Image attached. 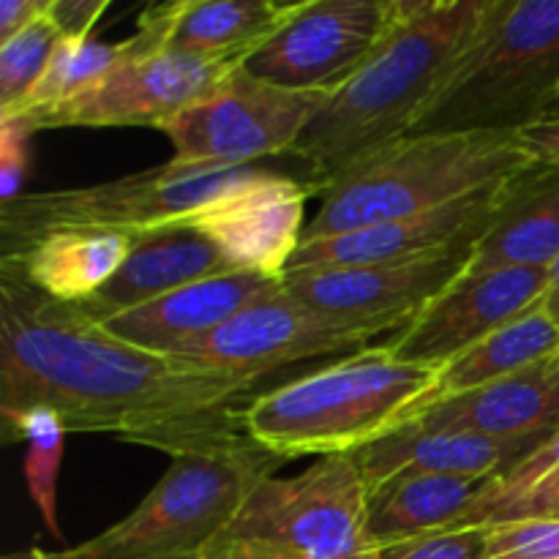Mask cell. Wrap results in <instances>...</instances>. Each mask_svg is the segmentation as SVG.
<instances>
[{"label":"cell","mask_w":559,"mask_h":559,"mask_svg":"<svg viewBox=\"0 0 559 559\" xmlns=\"http://www.w3.org/2000/svg\"><path fill=\"white\" fill-rule=\"evenodd\" d=\"M402 14V0H304L243 63L287 91L333 93L364 66Z\"/></svg>","instance_id":"cell-11"},{"label":"cell","mask_w":559,"mask_h":559,"mask_svg":"<svg viewBox=\"0 0 559 559\" xmlns=\"http://www.w3.org/2000/svg\"><path fill=\"white\" fill-rule=\"evenodd\" d=\"M538 442L497 440L478 431H420L402 426L353 456L358 459L366 489L402 473L453 475L484 484L519 462Z\"/></svg>","instance_id":"cell-20"},{"label":"cell","mask_w":559,"mask_h":559,"mask_svg":"<svg viewBox=\"0 0 559 559\" xmlns=\"http://www.w3.org/2000/svg\"><path fill=\"white\" fill-rule=\"evenodd\" d=\"M516 136L535 164L559 169V104L551 112H546L544 118L516 131Z\"/></svg>","instance_id":"cell-33"},{"label":"cell","mask_w":559,"mask_h":559,"mask_svg":"<svg viewBox=\"0 0 559 559\" xmlns=\"http://www.w3.org/2000/svg\"><path fill=\"white\" fill-rule=\"evenodd\" d=\"M107 9V0H52L49 14L66 38H80L93 36V27Z\"/></svg>","instance_id":"cell-34"},{"label":"cell","mask_w":559,"mask_h":559,"mask_svg":"<svg viewBox=\"0 0 559 559\" xmlns=\"http://www.w3.org/2000/svg\"><path fill=\"white\" fill-rule=\"evenodd\" d=\"M282 464L254 442L180 453L129 516L80 546L33 551L38 559H202L251 489Z\"/></svg>","instance_id":"cell-6"},{"label":"cell","mask_w":559,"mask_h":559,"mask_svg":"<svg viewBox=\"0 0 559 559\" xmlns=\"http://www.w3.org/2000/svg\"><path fill=\"white\" fill-rule=\"evenodd\" d=\"M36 129L22 115H0V205L25 194L31 169V136Z\"/></svg>","instance_id":"cell-32"},{"label":"cell","mask_w":559,"mask_h":559,"mask_svg":"<svg viewBox=\"0 0 559 559\" xmlns=\"http://www.w3.org/2000/svg\"><path fill=\"white\" fill-rule=\"evenodd\" d=\"M486 559H559V516L491 527Z\"/></svg>","instance_id":"cell-30"},{"label":"cell","mask_w":559,"mask_h":559,"mask_svg":"<svg viewBox=\"0 0 559 559\" xmlns=\"http://www.w3.org/2000/svg\"><path fill=\"white\" fill-rule=\"evenodd\" d=\"M240 271L202 229L178 222L134 235L129 260L82 309L96 320L140 309L186 284Z\"/></svg>","instance_id":"cell-19"},{"label":"cell","mask_w":559,"mask_h":559,"mask_svg":"<svg viewBox=\"0 0 559 559\" xmlns=\"http://www.w3.org/2000/svg\"><path fill=\"white\" fill-rule=\"evenodd\" d=\"M480 480L453 475L402 473L369 486L366 530L380 551L424 535L456 530Z\"/></svg>","instance_id":"cell-23"},{"label":"cell","mask_w":559,"mask_h":559,"mask_svg":"<svg viewBox=\"0 0 559 559\" xmlns=\"http://www.w3.org/2000/svg\"><path fill=\"white\" fill-rule=\"evenodd\" d=\"M513 180V178H511ZM508 180L484 191L448 202L435 211L382 222L374 227L355 229L336 238L300 243L287 271H314V267H360L380 262H404L435 251L453 249L459 243H475L484 238L500 207Z\"/></svg>","instance_id":"cell-16"},{"label":"cell","mask_w":559,"mask_h":559,"mask_svg":"<svg viewBox=\"0 0 559 559\" xmlns=\"http://www.w3.org/2000/svg\"><path fill=\"white\" fill-rule=\"evenodd\" d=\"M559 254V169L533 164L508 180L495 222L475 246L469 271L546 267Z\"/></svg>","instance_id":"cell-21"},{"label":"cell","mask_w":559,"mask_h":559,"mask_svg":"<svg viewBox=\"0 0 559 559\" xmlns=\"http://www.w3.org/2000/svg\"><path fill=\"white\" fill-rule=\"evenodd\" d=\"M440 393V371L366 347L243 404V431L271 456H349L407 426Z\"/></svg>","instance_id":"cell-3"},{"label":"cell","mask_w":559,"mask_h":559,"mask_svg":"<svg viewBox=\"0 0 559 559\" xmlns=\"http://www.w3.org/2000/svg\"><path fill=\"white\" fill-rule=\"evenodd\" d=\"M544 309L559 328V254L549 265V287H546V295H544Z\"/></svg>","instance_id":"cell-36"},{"label":"cell","mask_w":559,"mask_h":559,"mask_svg":"<svg viewBox=\"0 0 559 559\" xmlns=\"http://www.w3.org/2000/svg\"><path fill=\"white\" fill-rule=\"evenodd\" d=\"M559 353V328L555 325L540 300L527 314L516 317L500 331L475 344L469 353L440 369V393L437 399L459 396V393L478 391L491 382L530 369L540 360ZM435 399V402H437Z\"/></svg>","instance_id":"cell-26"},{"label":"cell","mask_w":559,"mask_h":559,"mask_svg":"<svg viewBox=\"0 0 559 559\" xmlns=\"http://www.w3.org/2000/svg\"><path fill=\"white\" fill-rule=\"evenodd\" d=\"M5 442H25V480L33 502L52 538H60L58 527V473L63 462L66 426L49 407H27L0 413Z\"/></svg>","instance_id":"cell-28"},{"label":"cell","mask_w":559,"mask_h":559,"mask_svg":"<svg viewBox=\"0 0 559 559\" xmlns=\"http://www.w3.org/2000/svg\"><path fill=\"white\" fill-rule=\"evenodd\" d=\"M257 169L186 167L169 158L167 164L107 183L22 194L0 205V260L16 257L52 229L102 227L140 235L189 222L194 213L254 178Z\"/></svg>","instance_id":"cell-8"},{"label":"cell","mask_w":559,"mask_h":559,"mask_svg":"<svg viewBox=\"0 0 559 559\" xmlns=\"http://www.w3.org/2000/svg\"><path fill=\"white\" fill-rule=\"evenodd\" d=\"M331 93L287 91L240 66L216 93L164 126L173 162L186 167H257L289 156Z\"/></svg>","instance_id":"cell-10"},{"label":"cell","mask_w":559,"mask_h":559,"mask_svg":"<svg viewBox=\"0 0 559 559\" xmlns=\"http://www.w3.org/2000/svg\"><path fill=\"white\" fill-rule=\"evenodd\" d=\"M559 104V0H489L413 134L522 131Z\"/></svg>","instance_id":"cell-5"},{"label":"cell","mask_w":559,"mask_h":559,"mask_svg":"<svg viewBox=\"0 0 559 559\" xmlns=\"http://www.w3.org/2000/svg\"><path fill=\"white\" fill-rule=\"evenodd\" d=\"M52 5V0H49ZM49 5L38 20L0 41V112L14 109L41 80L55 49L63 41V31L49 14Z\"/></svg>","instance_id":"cell-29"},{"label":"cell","mask_w":559,"mask_h":559,"mask_svg":"<svg viewBox=\"0 0 559 559\" xmlns=\"http://www.w3.org/2000/svg\"><path fill=\"white\" fill-rule=\"evenodd\" d=\"M475 246L478 240L418 260L380 265L287 271L284 287L317 314L374 328L382 336L409 325L431 300L462 278L473 262Z\"/></svg>","instance_id":"cell-12"},{"label":"cell","mask_w":559,"mask_h":559,"mask_svg":"<svg viewBox=\"0 0 559 559\" xmlns=\"http://www.w3.org/2000/svg\"><path fill=\"white\" fill-rule=\"evenodd\" d=\"M134 235L102 227H63L33 240L11 262L47 298L82 306L102 293L129 260Z\"/></svg>","instance_id":"cell-22"},{"label":"cell","mask_w":559,"mask_h":559,"mask_svg":"<svg viewBox=\"0 0 559 559\" xmlns=\"http://www.w3.org/2000/svg\"><path fill=\"white\" fill-rule=\"evenodd\" d=\"M3 559H38L36 551L27 549V551H14V555H5Z\"/></svg>","instance_id":"cell-37"},{"label":"cell","mask_w":559,"mask_h":559,"mask_svg":"<svg viewBox=\"0 0 559 559\" xmlns=\"http://www.w3.org/2000/svg\"><path fill=\"white\" fill-rule=\"evenodd\" d=\"M546 267H497L469 271L431 300L409 325L393 333L385 349L404 364L445 369L502 325L544 300Z\"/></svg>","instance_id":"cell-14"},{"label":"cell","mask_w":559,"mask_h":559,"mask_svg":"<svg viewBox=\"0 0 559 559\" xmlns=\"http://www.w3.org/2000/svg\"><path fill=\"white\" fill-rule=\"evenodd\" d=\"M533 164L511 131L409 134L322 191L304 243L435 211L516 178Z\"/></svg>","instance_id":"cell-4"},{"label":"cell","mask_w":559,"mask_h":559,"mask_svg":"<svg viewBox=\"0 0 559 559\" xmlns=\"http://www.w3.org/2000/svg\"><path fill=\"white\" fill-rule=\"evenodd\" d=\"M178 14L175 3L147 5L136 25L140 47L120 63L107 80L87 96L41 115L27 118L36 131L44 129H118V126H147L162 131L169 120L205 102L211 93L240 69V60L197 58V55L167 49L169 27Z\"/></svg>","instance_id":"cell-9"},{"label":"cell","mask_w":559,"mask_h":559,"mask_svg":"<svg viewBox=\"0 0 559 559\" xmlns=\"http://www.w3.org/2000/svg\"><path fill=\"white\" fill-rule=\"evenodd\" d=\"M559 516V426L519 462L484 480L456 527H502Z\"/></svg>","instance_id":"cell-25"},{"label":"cell","mask_w":559,"mask_h":559,"mask_svg":"<svg viewBox=\"0 0 559 559\" xmlns=\"http://www.w3.org/2000/svg\"><path fill=\"white\" fill-rule=\"evenodd\" d=\"M249 391L238 377L112 336L0 262V413L49 407L69 435H115L173 459L251 442L240 418Z\"/></svg>","instance_id":"cell-1"},{"label":"cell","mask_w":559,"mask_h":559,"mask_svg":"<svg viewBox=\"0 0 559 559\" xmlns=\"http://www.w3.org/2000/svg\"><path fill=\"white\" fill-rule=\"evenodd\" d=\"M314 189L298 178L260 167L254 178L194 213L186 224L202 229L240 271L282 278L304 243V207Z\"/></svg>","instance_id":"cell-15"},{"label":"cell","mask_w":559,"mask_h":559,"mask_svg":"<svg viewBox=\"0 0 559 559\" xmlns=\"http://www.w3.org/2000/svg\"><path fill=\"white\" fill-rule=\"evenodd\" d=\"M282 284V278L262 276L254 271L222 273V276L186 284L140 309L120 311L98 322H104L112 336L134 347L180 358L194 344L205 342L213 331L227 325L238 311H243L262 295H271Z\"/></svg>","instance_id":"cell-17"},{"label":"cell","mask_w":559,"mask_h":559,"mask_svg":"<svg viewBox=\"0 0 559 559\" xmlns=\"http://www.w3.org/2000/svg\"><path fill=\"white\" fill-rule=\"evenodd\" d=\"M407 426L478 431L497 440H544L559 426V353L478 391L437 399Z\"/></svg>","instance_id":"cell-18"},{"label":"cell","mask_w":559,"mask_h":559,"mask_svg":"<svg viewBox=\"0 0 559 559\" xmlns=\"http://www.w3.org/2000/svg\"><path fill=\"white\" fill-rule=\"evenodd\" d=\"M489 0H402V14L358 71L331 93L287 158L320 197L355 164L418 129Z\"/></svg>","instance_id":"cell-2"},{"label":"cell","mask_w":559,"mask_h":559,"mask_svg":"<svg viewBox=\"0 0 559 559\" xmlns=\"http://www.w3.org/2000/svg\"><path fill=\"white\" fill-rule=\"evenodd\" d=\"M304 3V0H300ZM300 3L276 0H178L167 49L216 60H246L293 20Z\"/></svg>","instance_id":"cell-24"},{"label":"cell","mask_w":559,"mask_h":559,"mask_svg":"<svg viewBox=\"0 0 559 559\" xmlns=\"http://www.w3.org/2000/svg\"><path fill=\"white\" fill-rule=\"evenodd\" d=\"M136 47H140L136 33L123 41H102L93 36L63 38L33 91L14 109L0 115H22L33 120L55 112L102 85L120 63L136 52Z\"/></svg>","instance_id":"cell-27"},{"label":"cell","mask_w":559,"mask_h":559,"mask_svg":"<svg viewBox=\"0 0 559 559\" xmlns=\"http://www.w3.org/2000/svg\"><path fill=\"white\" fill-rule=\"evenodd\" d=\"M49 0H0V41L20 33L47 11Z\"/></svg>","instance_id":"cell-35"},{"label":"cell","mask_w":559,"mask_h":559,"mask_svg":"<svg viewBox=\"0 0 559 559\" xmlns=\"http://www.w3.org/2000/svg\"><path fill=\"white\" fill-rule=\"evenodd\" d=\"M358 459L322 456L293 478L260 480L202 559H382L366 530Z\"/></svg>","instance_id":"cell-7"},{"label":"cell","mask_w":559,"mask_h":559,"mask_svg":"<svg viewBox=\"0 0 559 559\" xmlns=\"http://www.w3.org/2000/svg\"><path fill=\"white\" fill-rule=\"evenodd\" d=\"M377 336L380 333L374 328L317 314L282 284L271 295H262L238 311L227 325L213 331L205 342L194 344L180 358L254 385L262 374L278 366L342 353V349L360 353L371 347V338Z\"/></svg>","instance_id":"cell-13"},{"label":"cell","mask_w":559,"mask_h":559,"mask_svg":"<svg viewBox=\"0 0 559 559\" xmlns=\"http://www.w3.org/2000/svg\"><path fill=\"white\" fill-rule=\"evenodd\" d=\"M486 551H489V530L456 527L391 546L382 551V559H486Z\"/></svg>","instance_id":"cell-31"}]
</instances>
